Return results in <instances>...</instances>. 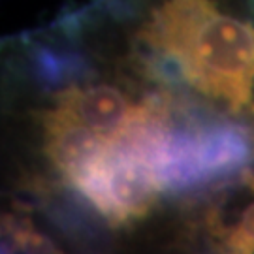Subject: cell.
<instances>
[{
	"instance_id": "4",
	"label": "cell",
	"mask_w": 254,
	"mask_h": 254,
	"mask_svg": "<svg viewBox=\"0 0 254 254\" xmlns=\"http://www.w3.org/2000/svg\"><path fill=\"white\" fill-rule=\"evenodd\" d=\"M57 106L70 111L85 127L106 139L117 134L128 119L132 106L125 94L113 87H72L57 96Z\"/></svg>"
},
{
	"instance_id": "5",
	"label": "cell",
	"mask_w": 254,
	"mask_h": 254,
	"mask_svg": "<svg viewBox=\"0 0 254 254\" xmlns=\"http://www.w3.org/2000/svg\"><path fill=\"white\" fill-rule=\"evenodd\" d=\"M200 154L205 175L234 172L249 160L251 141L245 132L234 127H213L198 132Z\"/></svg>"
},
{
	"instance_id": "8",
	"label": "cell",
	"mask_w": 254,
	"mask_h": 254,
	"mask_svg": "<svg viewBox=\"0 0 254 254\" xmlns=\"http://www.w3.org/2000/svg\"><path fill=\"white\" fill-rule=\"evenodd\" d=\"M247 185H249V187H251V189H253L254 190V173H249V175H247Z\"/></svg>"
},
{
	"instance_id": "1",
	"label": "cell",
	"mask_w": 254,
	"mask_h": 254,
	"mask_svg": "<svg viewBox=\"0 0 254 254\" xmlns=\"http://www.w3.org/2000/svg\"><path fill=\"white\" fill-rule=\"evenodd\" d=\"M143 42L200 92L234 109L251 102L254 27L224 15L211 0H168L143 28Z\"/></svg>"
},
{
	"instance_id": "6",
	"label": "cell",
	"mask_w": 254,
	"mask_h": 254,
	"mask_svg": "<svg viewBox=\"0 0 254 254\" xmlns=\"http://www.w3.org/2000/svg\"><path fill=\"white\" fill-rule=\"evenodd\" d=\"M226 245L234 253H254V203L243 211L239 222L230 230Z\"/></svg>"
},
{
	"instance_id": "2",
	"label": "cell",
	"mask_w": 254,
	"mask_h": 254,
	"mask_svg": "<svg viewBox=\"0 0 254 254\" xmlns=\"http://www.w3.org/2000/svg\"><path fill=\"white\" fill-rule=\"evenodd\" d=\"M42 125L47 156L70 183L108 154L109 139L92 132L61 106L44 113Z\"/></svg>"
},
{
	"instance_id": "3",
	"label": "cell",
	"mask_w": 254,
	"mask_h": 254,
	"mask_svg": "<svg viewBox=\"0 0 254 254\" xmlns=\"http://www.w3.org/2000/svg\"><path fill=\"white\" fill-rule=\"evenodd\" d=\"M106 175L123 224L145 217L162 190L154 170L143 158L113 147L106 154Z\"/></svg>"
},
{
	"instance_id": "7",
	"label": "cell",
	"mask_w": 254,
	"mask_h": 254,
	"mask_svg": "<svg viewBox=\"0 0 254 254\" xmlns=\"http://www.w3.org/2000/svg\"><path fill=\"white\" fill-rule=\"evenodd\" d=\"M8 224V236L15 239V245L21 247L23 251H42V253H51L53 245L42 237L32 226L27 222H13V218H4Z\"/></svg>"
}]
</instances>
